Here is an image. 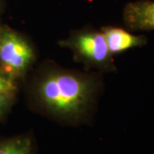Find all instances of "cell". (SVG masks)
<instances>
[{
    "label": "cell",
    "mask_w": 154,
    "mask_h": 154,
    "mask_svg": "<svg viewBox=\"0 0 154 154\" xmlns=\"http://www.w3.org/2000/svg\"><path fill=\"white\" fill-rule=\"evenodd\" d=\"M31 91L37 111L62 124L76 126L91 120L98 82L91 75L50 66L34 78Z\"/></svg>",
    "instance_id": "6da1fadb"
},
{
    "label": "cell",
    "mask_w": 154,
    "mask_h": 154,
    "mask_svg": "<svg viewBox=\"0 0 154 154\" xmlns=\"http://www.w3.org/2000/svg\"><path fill=\"white\" fill-rule=\"evenodd\" d=\"M0 154H35L33 134L27 133L0 139Z\"/></svg>",
    "instance_id": "8992f818"
},
{
    "label": "cell",
    "mask_w": 154,
    "mask_h": 154,
    "mask_svg": "<svg viewBox=\"0 0 154 154\" xmlns=\"http://www.w3.org/2000/svg\"><path fill=\"white\" fill-rule=\"evenodd\" d=\"M123 21L135 31L154 30V1L136 0L128 3L123 9Z\"/></svg>",
    "instance_id": "277c9868"
},
{
    "label": "cell",
    "mask_w": 154,
    "mask_h": 154,
    "mask_svg": "<svg viewBox=\"0 0 154 154\" xmlns=\"http://www.w3.org/2000/svg\"><path fill=\"white\" fill-rule=\"evenodd\" d=\"M0 25H1V22H0Z\"/></svg>",
    "instance_id": "30bf717a"
},
{
    "label": "cell",
    "mask_w": 154,
    "mask_h": 154,
    "mask_svg": "<svg viewBox=\"0 0 154 154\" xmlns=\"http://www.w3.org/2000/svg\"><path fill=\"white\" fill-rule=\"evenodd\" d=\"M101 32L104 34L108 49L112 56L132 48L143 46L147 43V38L144 35H134L118 27H104Z\"/></svg>",
    "instance_id": "5b68a950"
},
{
    "label": "cell",
    "mask_w": 154,
    "mask_h": 154,
    "mask_svg": "<svg viewBox=\"0 0 154 154\" xmlns=\"http://www.w3.org/2000/svg\"><path fill=\"white\" fill-rule=\"evenodd\" d=\"M5 0H0V15H1L2 13H4V11H5Z\"/></svg>",
    "instance_id": "9c48e42d"
},
{
    "label": "cell",
    "mask_w": 154,
    "mask_h": 154,
    "mask_svg": "<svg viewBox=\"0 0 154 154\" xmlns=\"http://www.w3.org/2000/svg\"><path fill=\"white\" fill-rule=\"evenodd\" d=\"M35 59L33 46L22 33L1 23L0 71L18 82L26 75Z\"/></svg>",
    "instance_id": "7a4b0ae2"
},
{
    "label": "cell",
    "mask_w": 154,
    "mask_h": 154,
    "mask_svg": "<svg viewBox=\"0 0 154 154\" xmlns=\"http://www.w3.org/2000/svg\"><path fill=\"white\" fill-rule=\"evenodd\" d=\"M59 45L71 50L75 59L88 66L104 71L115 70L112 55L101 30L77 31L61 40Z\"/></svg>",
    "instance_id": "3957f363"
},
{
    "label": "cell",
    "mask_w": 154,
    "mask_h": 154,
    "mask_svg": "<svg viewBox=\"0 0 154 154\" xmlns=\"http://www.w3.org/2000/svg\"><path fill=\"white\" fill-rule=\"evenodd\" d=\"M0 91L17 92V82L0 71Z\"/></svg>",
    "instance_id": "ba28073f"
},
{
    "label": "cell",
    "mask_w": 154,
    "mask_h": 154,
    "mask_svg": "<svg viewBox=\"0 0 154 154\" xmlns=\"http://www.w3.org/2000/svg\"><path fill=\"white\" fill-rule=\"evenodd\" d=\"M17 92L0 91V122L4 120L11 111L15 103Z\"/></svg>",
    "instance_id": "52a82bcc"
}]
</instances>
